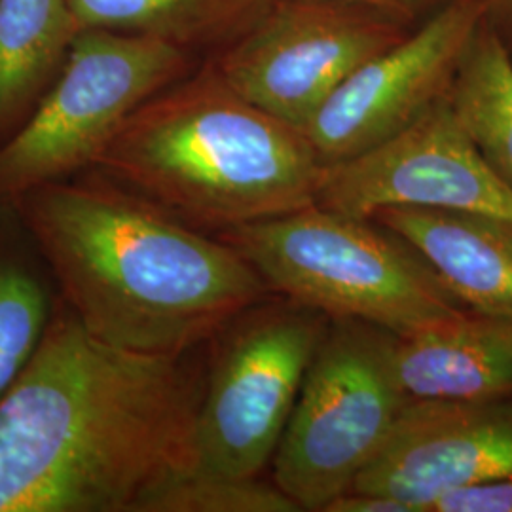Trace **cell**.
<instances>
[{
  "label": "cell",
  "mask_w": 512,
  "mask_h": 512,
  "mask_svg": "<svg viewBox=\"0 0 512 512\" xmlns=\"http://www.w3.org/2000/svg\"><path fill=\"white\" fill-rule=\"evenodd\" d=\"M207 344L184 355L112 348L59 300L0 401V512H139L186 475Z\"/></svg>",
  "instance_id": "6da1fadb"
},
{
  "label": "cell",
  "mask_w": 512,
  "mask_h": 512,
  "mask_svg": "<svg viewBox=\"0 0 512 512\" xmlns=\"http://www.w3.org/2000/svg\"><path fill=\"white\" fill-rule=\"evenodd\" d=\"M14 203L63 302L112 348L190 353L272 294L232 245L93 169L38 186Z\"/></svg>",
  "instance_id": "7a4b0ae2"
},
{
  "label": "cell",
  "mask_w": 512,
  "mask_h": 512,
  "mask_svg": "<svg viewBox=\"0 0 512 512\" xmlns=\"http://www.w3.org/2000/svg\"><path fill=\"white\" fill-rule=\"evenodd\" d=\"M92 169L219 236L313 205L325 165L302 129L256 107L203 61L135 110Z\"/></svg>",
  "instance_id": "3957f363"
},
{
  "label": "cell",
  "mask_w": 512,
  "mask_h": 512,
  "mask_svg": "<svg viewBox=\"0 0 512 512\" xmlns=\"http://www.w3.org/2000/svg\"><path fill=\"white\" fill-rule=\"evenodd\" d=\"M217 238L232 245L272 293L330 319L412 334L467 311L427 262L376 220L313 203Z\"/></svg>",
  "instance_id": "277c9868"
},
{
  "label": "cell",
  "mask_w": 512,
  "mask_h": 512,
  "mask_svg": "<svg viewBox=\"0 0 512 512\" xmlns=\"http://www.w3.org/2000/svg\"><path fill=\"white\" fill-rule=\"evenodd\" d=\"M330 321L323 311L272 293L211 338L188 473L260 476Z\"/></svg>",
  "instance_id": "5b68a950"
},
{
  "label": "cell",
  "mask_w": 512,
  "mask_h": 512,
  "mask_svg": "<svg viewBox=\"0 0 512 512\" xmlns=\"http://www.w3.org/2000/svg\"><path fill=\"white\" fill-rule=\"evenodd\" d=\"M395 332L332 319L272 459V480L302 511L321 512L380 456L406 404Z\"/></svg>",
  "instance_id": "8992f818"
},
{
  "label": "cell",
  "mask_w": 512,
  "mask_h": 512,
  "mask_svg": "<svg viewBox=\"0 0 512 512\" xmlns=\"http://www.w3.org/2000/svg\"><path fill=\"white\" fill-rule=\"evenodd\" d=\"M202 63L158 38L82 29L37 109L0 145V203L92 169L135 110Z\"/></svg>",
  "instance_id": "52a82bcc"
},
{
  "label": "cell",
  "mask_w": 512,
  "mask_h": 512,
  "mask_svg": "<svg viewBox=\"0 0 512 512\" xmlns=\"http://www.w3.org/2000/svg\"><path fill=\"white\" fill-rule=\"evenodd\" d=\"M412 29L340 0H277L247 35L207 61L256 107L304 131L351 74Z\"/></svg>",
  "instance_id": "ba28073f"
},
{
  "label": "cell",
  "mask_w": 512,
  "mask_h": 512,
  "mask_svg": "<svg viewBox=\"0 0 512 512\" xmlns=\"http://www.w3.org/2000/svg\"><path fill=\"white\" fill-rule=\"evenodd\" d=\"M482 21V0H448L351 74L304 128L323 165L382 145L446 97Z\"/></svg>",
  "instance_id": "9c48e42d"
},
{
  "label": "cell",
  "mask_w": 512,
  "mask_h": 512,
  "mask_svg": "<svg viewBox=\"0 0 512 512\" xmlns=\"http://www.w3.org/2000/svg\"><path fill=\"white\" fill-rule=\"evenodd\" d=\"M315 205L363 219L410 205L512 224V190L459 126L448 95L382 145L325 165Z\"/></svg>",
  "instance_id": "30bf717a"
},
{
  "label": "cell",
  "mask_w": 512,
  "mask_h": 512,
  "mask_svg": "<svg viewBox=\"0 0 512 512\" xmlns=\"http://www.w3.org/2000/svg\"><path fill=\"white\" fill-rule=\"evenodd\" d=\"M511 476L512 395L410 401L384 450L351 490L397 497L416 512H431L446 495Z\"/></svg>",
  "instance_id": "8fae6325"
},
{
  "label": "cell",
  "mask_w": 512,
  "mask_h": 512,
  "mask_svg": "<svg viewBox=\"0 0 512 512\" xmlns=\"http://www.w3.org/2000/svg\"><path fill=\"white\" fill-rule=\"evenodd\" d=\"M370 219L406 241L467 310L512 319L511 222L410 205Z\"/></svg>",
  "instance_id": "7c38bea8"
},
{
  "label": "cell",
  "mask_w": 512,
  "mask_h": 512,
  "mask_svg": "<svg viewBox=\"0 0 512 512\" xmlns=\"http://www.w3.org/2000/svg\"><path fill=\"white\" fill-rule=\"evenodd\" d=\"M393 359L410 401L512 395V319L467 310L437 327L395 334Z\"/></svg>",
  "instance_id": "4fadbf2b"
},
{
  "label": "cell",
  "mask_w": 512,
  "mask_h": 512,
  "mask_svg": "<svg viewBox=\"0 0 512 512\" xmlns=\"http://www.w3.org/2000/svg\"><path fill=\"white\" fill-rule=\"evenodd\" d=\"M80 31L71 0H0V145L37 109Z\"/></svg>",
  "instance_id": "5bb4252c"
},
{
  "label": "cell",
  "mask_w": 512,
  "mask_h": 512,
  "mask_svg": "<svg viewBox=\"0 0 512 512\" xmlns=\"http://www.w3.org/2000/svg\"><path fill=\"white\" fill-rule=\"evenodd\" d=\"M277 0H71L82 29L158 38L203 61L247 35Z\"/></svg>",
  "instance_id": "9a60e30c"
},
{
  "label": "cell",
  "mask_w": 512,
  "mask_h": 512,
  "mask_svg": "<svg viewBox=\"0 0 512 512\" xmlns=\"http://www.w3.org/2000/svg\"><path fill=\"white\" fill-rule=\"evenodd\" d=\"M61 294L16 203H0V401L35 357Z\"/></svg>",
  "instance_id": "2e32d148"
},
{
  "label": "cell",
  "mask_w": 512,
  "mask_h": 512,
  "mask_svg": "<svg viewBox=\"0 0 512 512\" xmlns=\"http://www.w3.org/2000/svg\"><path fill=\"white\" fill-rule=\"evenodd\" d=\"M448 99L480 156L512 190V55L484 21L461 57Z\"/></svg>",
  "instance_id": "e0dca14e"
},
{
  "label": "cell",
  "mask_w": 512,
  "mask_h": 512,
  "mask_svg": "<svg viewBox=\"0 0 512 512\" xmlns=\"http://www.w3.org/2000/svg\"><path fill=\"white\" fill-rule=\"evenodd\" d=\"M139 512H302L274 480L260 476H175L143 501Z\"/></svg>",
  "instance_id": "ac0fdd59"
},
{
  "label": "cell",
  "mask_w": 512,
  "mask_h": 512,
  "mask_svg": "<svg viewBox=\"0 0 512 512\" xmlns=\"http://www.w3.org/2000/svg\"><path fill=\"white\" fill-rule=\"evenodd\" d=\"M431 512H512V476L446 495Z\"/></svg>",
  "instance_id": "d6986e66"
},
{
  "label": "cell",
  "mask_w": 512,
  "mask_h": 512,
  "mask_svg": "<svg viewBox=\"0 0 512 512\" xmlns=\"http://www.w3.org/2000/svg\"><path fill=\"white\" fill-rule=\"evenodd\" d=\"M321 512H416V509L397 497L349 490L332 499Z\"/></svg>",
  "instance_id": "ffe728a7"
},
{
  "label": "cell",
  "mask_w": 512,
  "mask_h": 512,
  "mask_svg": "<svg viewBox=\"0 0 512 512\" xmlns=\"http://www.w3.org/2000/svg\"><path fill=\"white\" fill-rule=\"evenodd\" d=\"M340 2L365 6L416 27L420 19L423 21L431 14H435L448 0H340Z\"/></svg>",
  "instance_id": "44dd1931"
},
{
  "label": "cell",
  "mask_w": 512,
  "mask_h": 512,
  "mask_svg": "<svg viewBox=\"0 0 512 512\" xmlns=\"http://www.w3.org/2000/svg\"><path fill=\"white\" fill-rule=\"evenodd\" d=\"M484 23L494 29L512 55V0H482Z\"/></svg>",
  "instance_id": "7402d4cb"
}]
</instances>
